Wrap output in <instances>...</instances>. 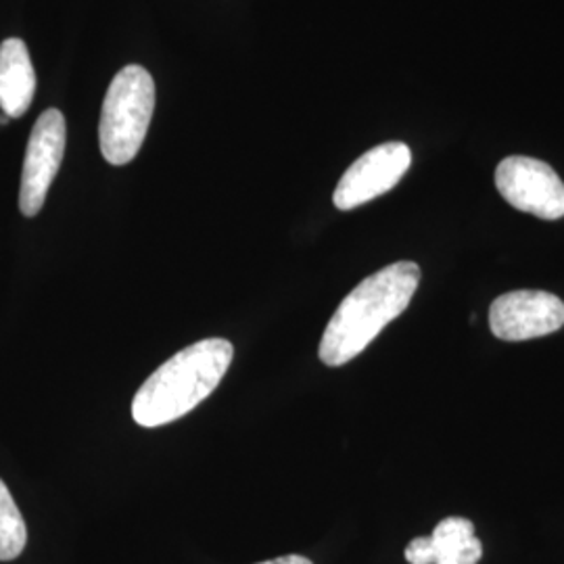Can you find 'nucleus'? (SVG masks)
<instances>
[{"label":"nucleus","mask_w":564,"mask_h":564,"mask_svg":"<svg viewBox=\"0 0 564 564\" xmlns=\"http://www.w3.org/2000/svg\"><path fill=\"white\" fill-rule=\"evenodd\" d=\"M564 326V302L547 291H512L489 307V328L502 341H529Z\"/></svg>","instance_id":"obj_7"},{"label":"nucleus","mask_w":564,"mask_h":564,"mask_svg":"<svg viewBox=\"0 0 564 564\" xmlns=\"http://www.w3.org/2000/svg\"><path fill=\"white\" fill-rule=\"evenodd\" d=\"M28 544V527L9 487L0 479V563L15 561Z\"/></svg>","instance_id":"obj_10"},{"label":"nucleus","mask_w":564,"mask_h":564,"mask_svg":"<svg viewBox=\"0 0 564 564\" xmlns=\"http://www.w3.org/2000/svg\"><path fill=\"white\" fill-rule=\"evenodd\" d=\"M258 564H314L310 558L300 556V554H289V556H281V558H274V561H265V563Z\"/></svg>","instance_id":"obj_12"},{"label":"nucleus","mask_w":564,"mask_h":564,"mask_svg":"<svg viewBox=\"0 0 564 564\" xmlns=\"http://www.w3.org/2000/svg\"><path fill=\"white\" fill-rule=\"evenodd\" d=\"M232 356V343L220 337L188 345L142 383L132 400V419L155 429L186 416L216 391Z\"/></svg>","instance_id":"obj_2"},{"label":"nucleus","mask_w":564,"mask_h":564,"mask_svg":"<svg viewBox=\"0 0 564 564\" xmlns=\"http://www.w3.org/2000/svg\"><path fill=\"white\" fill-rule=\"evenodd\" d=\"M496 186L514 209L542 220L564 218V182L552 165L512 155L496 167Z\"/></svg>","instance_id":"obj_4"},{"label":"nucleus","mask_w":564,"mask_h":564,"mask_svg":"<svg viewBox=\"0 0 564 564\" xmlns=\"http://www.w3.org/2000/svg\"><path fill=\"white\" fill-rule=\"evenodd\" d=\"M435 564H477L484 545L475 535V524L464 517H447L431 535Z\"/></svg>","instance_id":"obj_9"},{"label":"nucleus","mask_w":564,"mask_h":564,"mask_svg":"<svg viewBox=\"0 0 564 564\" xmlns=\"http://www.w3.org/2000/svg\"><path fill=\"white\" fill-rule=\"evenodd\" d=\"M421 282L414 262H395L364 279L337 307L326 324L318 356L337 368L358 358L384 326L402 316Z\"/></svg>","instance_id":"obj_1"},{"label":"nucleus","mask_w":564,"mask_h":564,"mask_svg":"<svg viewBox=\"0 0 564 564\" xmlns=\"http://www.w3.org/2000/svg\"><path fill=\"white\" fill-rule=\"evenodd\" d=\"M405 561L410 564H435L431 538H416L405 547Z\"/></svg>","instance_id":"obj_11"},{"label":"nucleus","mask_w":564,"mask_h":564,"mask_svg":"<svg viewBox=\"0 0 564 564\" xmlns=\"http://www.w3.org/2000/svg\"><path fill=\"white\" fill-rule=\"evenodd\" d=\"M36 72L20 39L0 44V107L9 118H21L34 99Z\"/></svg>","instance_id":"obj_8"},{"label":"nucleus","mask_w":564,"mask_h":564,"mask_svg":"<svg viewBox=\"0 0 564 564\" xmlns=\"http://www.w3.org/2000/svg\"><path fill=\"white\" fill-rule=\"evenodd\" d=\"M9 120H11V118H9V116H4V113H2V116H0V126H4V123H9Z\"/></svg>","instance_id":"obj_13"},{"label":"nucleus","mask_w":564,"mask_h":564,"mask_svg":"<svg viewBox=\"0 0 564 564\" xmlns=\"http://www.w3.org/2000/svg\"><path fill=\"white\" fill-rule=\"evenodd\" d=\"M412 151L405 142H383L351 163L335 188L337 209L349 212L389 193L410 170Z\"/></svg>","instance_id":"obj_6"},{"label":"nucleus","mask_w":564,"mask_h":564,"mask_svg":"<svg viewBox=\"0 0 564 564\" xmlns=\"http://www.w3.org/2000/svg\"><path fill=\"white\" fill-rule=\"evenodd\" d=\"M155 109V82L142 65H126L102 102L99 142L111 165L132 162L147 139Z\"/></svg>","instance_id":"obj_3"},{"label":"nucleus","mask_w":564,"mask_h":564,"mask_svg":"<svg viewBox=\"0 0 564 564\" xmlns=\"http://www.w3.org/2000/svg\"><path fill=\"white\" fill-rule=\"evenodd\" d=\"M67 141L65 118L59 109H46L34 123L21 172L20 209L34 218L46 202V193L59 172Z\"/></svg>","instance_id":"obj_5"}]
</instances>
